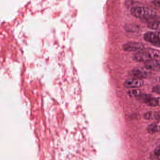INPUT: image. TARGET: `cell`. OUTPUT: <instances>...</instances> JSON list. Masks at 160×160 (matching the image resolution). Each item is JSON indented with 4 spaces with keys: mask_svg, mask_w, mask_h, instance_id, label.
Here are the masks:
<instances>
[{
    "mask_svg": "<svg viewBox=\"0 0 160 160\" xmlns=\"http://www.w3.org/2000/svg\"><path fill=\"white\" fill-rule=\"evenodd\" d=\"M160 57V51L147 48L135 53L132 55V59L137 62H145L158 59Z\"/></svg>",
    "mask_w": 160,
    "mask_h": 160,
    "instance_id": "1",
    "label": "cell"
},
{
    "mask_svg": "<svg viewBox=\"0 0 160 160\" xmlns=\"http://www.w3.org/2000/svg\"><path fill=\"white\" fill-rule=\"evenodd\" d=\"M131 13L135 17L143 19H152L156 16V12L154 9L143 6L132 7Z\"/></svg>",
    "mask_w": 160,
    "mask_h": 160,
    "instance_id": "2",
    "label": "cell"
},
{
    "mask_svg": "<svg viewBox=\"0 0 160 160\" xmlns=\"http://www.w3.org/2000/svg\"><path fill=\"white\" fill-rule=\"evenodd\" d=\"M145 40L155 46L160 47V32H147L144 35Z\"/></svg>",
    "mask_w": 160,
    "mask_h": 160,
    "instance_id": "3",
    "label": "cell"
},
{
    "mask_svg": "<svg viewBox=\"0 0 160 160\" xmlns=\"http://www.w3.org/2000/svg\"><path fill=\"white\" fill-rule=\"evenodd\" d=\"M144 45L141 43L136 42H129L124 44L123 46V49L125 52H138L145 49Z\"/></svg>",
    "mask_w": 160,
    "mask_h": 160,
    "instance_id": "4",
    "label": "cell"
},
{
    "mask_svg": "<svg viewBox=\"0 0 160 160\" xmlns=\"http://www.w3.org/2000/svg\"><path fill=\"white\" fill-rule=\"evenodd\" d=\"M144 81L142 79L133 78L128 79L125 81L123 86L127 88H137L142 87L144 85Z\"/></svg>",
    "mask_w": 160,
    "mask_h": 160,
    "instance_id": "5",
    "label": "cell"
},
{
    "mask_svg": "<svg viewBox=\"0 0 160 160\" xmlns=\"http://www.w3.org/2000/svg\"><path fill=\"white\" fill-rule=\"evenodd\" d=\"M149 70L145 68L142 69V68H135L131 70L130 74L134 78L142 79V78L148 77V75H149Z\"/></svg>",
    "mask_w": 160,
    "mask_h": 160,
    "instance_id": "6",
    "label": "cell"
},
{
    "mask_svg": "<svg viewBox=\"0 0 160 160\" xmlns=\"http://www.w3.org/2000/svg\"><path fill=\"white\" fill-rule=\"evenodd\" d=\"M145 68L149 71L160 72V60H153L145 63Z\"/></svg>",
    "mask_w": 160,
    "mask_h": 160,
    "instance_id": "7",
    "label": "cell"
},
{
    "mask_svg": "<svg viewBox=\"0 0 160 160\" xmlns=\"http://www.w3.org/2000/svg\"><path fill=\"white\" fill-rule=\"evenodd\" d=\"M145 103L148 106L152 107L160 106V97H151L150 96Z\"/></svg>",
    "mask_w": 160,
    "mask_h": 160,
    "instance_id": "8",
    "label": "cell"
},
{
    "mask_svg": "<svg viewBox=\"0 0 160 160\" xmlns=\"http://www.w3.org/2000/svg\"><path fill=\"white\" fill-rule=\"evenodd\" d=\"M147 131L149 133L153 134L160 131V123L156 122L150 124L147 128Z\"/></svg>",
    "mask_w": 160,
    "mask_h": 160,
    "instance_id": "9",
    "label": "cell"
},
{
    "mask_svg": "<svg viewBox=\"0 0 160 160\" xmlns=\"http://www.w3.org/2000/svg\"><path fill=\"white\" fill-rule=\"evenodd\" d=\"M147 27L150 29L157 30L160 32V21H153L148 23L147 24Z\"/></svg>",
    "mask_w": 160,
    "mask_h": 160,
    "instance_id": "10",
    "label": "cell"
},
{
    "mask_svg": "<svg viewBox=\"0 0 160 160\" xmlns=\"http://www.w3.org/2000/svg\"><path fill=\"white\" fill-rule=\"evenodd\" d=\"M128 94L131 97H139L142 94L141 91L139 89H133L128 92Z\"/></svg>",
    "mask_w": 160,
    "mask_h": 160,
    "instance_id": "11",
    "label": "cell"
},
{
    "mask_svg": "<svg viewBox=\"0 0 160 160\" xmlns=\"http://www.w3.org/2000/svg\"><path fill=\"white\" fill-rule=\"evenodd\" d=\"M145 119H153V112H148L146 113L145 114L144 116Z\"/></svg>",
    "mask_w": 160,
    "mask_h": 160,
    "instance_id": "12",
    "label": "cell"
},
{
    "mask_svg": "<svg viewBox=\"0 0 160 160\" xmlns=\"http://www.w3.org/2000/svg\"><path fill=\"white\" fill-rule=\"evenodd\" d=\"M152 91L153 93L160 94V86H156L153 88Z\"/></svg>",
    "mask_w": 160,
    "mask_h": 160,
    "instance_id": "13",
    "label": "cell"
},
{
    "mask_svg": "<svg viewBox=\"0 0 160 160\" xmlns=\"http://www.w3.org/2000/svg\"><path fill=\"white\" fill-rule=\"evenodd\" d=\"M154 153L156 156H160V145L156 147L154 150Z\"/></svg>",
    "mask_w": 160,
    "mask_h": 160,
    "instance_id": "14",
    "label": "cell"
},
{
    "mask_svg": "<svg viewBox=\"0 0 160 160\" xmlns=\"http://www.w3.org/2000/svg\"><path fill=\"white\" fill-rule=\"evenodd\" d=\"M152 3L155 6L160 8V0H155L152 1Z\"/></svg>",
    "mask_w": 160,
    "mask_h": 160,
    "instance_id": "15",
    "label": "cell"
}]
</instances>
